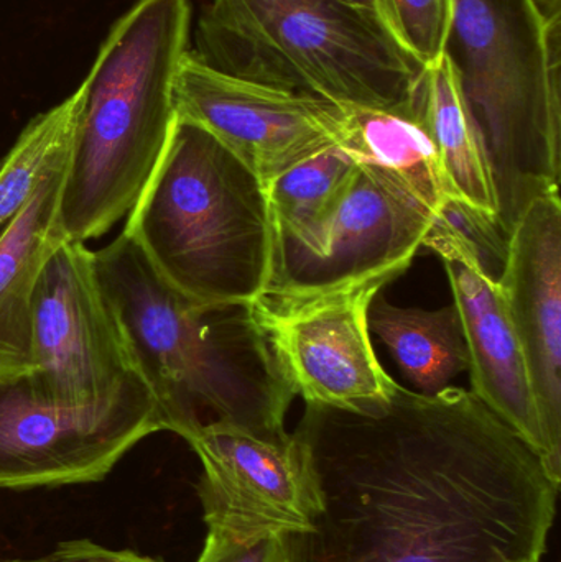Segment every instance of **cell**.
<instances>
[{
    "mask_svg": "<svg viewBox=\"0 0 561 562\" xmlns=\"http://www.w3.org/2000/svg\"><path fill=\"white\" fill-rule=\"evenodd\" d=\"M0 562H164L142 557L134 551L109 550L88 540L66 541L52 553L36 560H3Z\"/></svg>",
    "mask_w": 561,
    "mask_h": 562,
    "instance_id": "24",
    "label": "cell"
},
{
    "mask_svg": "<svg viewBox=\"0 0 561 562\" xmlns=\"http://www.w3.org/2000/svg\"><path fill=\"white\" fill-rule=\"evenodd\" d=\"M30 392L59 405H96L142 379L102 291L94 252L66 240L55 250L32 303Z\"/></svg>",
    "mask_w": 561,
    "mask_h": 562,
    "instance_id": "8",
    "label": "cell"
},
{
    "mask_svg": "<svg viewBox=\"0 0 561 562\" xmlns=\"http://www.w3.org/2000/svg\"><path fill=\"white\" fill-rule=\"evenodd\" d=\"M94 269L164 431L184 441L210 423L285 432L295 395L249 304L183 296L125 233L94 252Z\"/></svg>",
    "mask_w": 561,
    "mask_h": 562,
    "instance_id": "2",
    "label": "cell"
},
{
    "mask_svg": "<svg viewBox=\"0 0 561 562\" xmlns=\"http://www.w3.org/2000/svg\"><path fill=\"white\" fill-rule=\"evenodd\" d=\"M434 214L359 165L329 216L299 243L273 246L267 291L323 293L379 277L399 279L414 262Z\"/></svg>",
    "mask_w": 561,
    "mask_h": 562,
    "instance_id": "11",
    "label": "cell"
},
{
    "mask_svg": "<svg viewBox=\"0 0 561 562\" xmlns=\"http://www.w3.org/2000/svg\"><path fill=\"white\" fill-rule=\"evenodd\" d=\"M69 155H63L43 178L29 203L0 233V376L33 370L32 303L43 269L66 243L61 193Z\"/></svg>",
    "mask_w": 561,
    "mask_h": 562,
    "instance_id": "15",
    "label": "cell"
},
{
    "mask_svg": "<svg viewBox=\"0 0 561 562\" xmlns=\"http://www.w3.org/2000/svg\"><path fill=\"white\" fill-rule=\"evenodd\" d=\"M510 237L560 193L561 0H453L445 45Z\"/></svg>",
    "mask_w": 561,
    "mask_h": 562,
    "instance_id": "3",
    "label": "cell"
},
{
    "mask_svg": "<svg viewBox=\"0 0 561 562\" xmlns=\"http://www.w3.org/2000/svg\"><path fill=\"white\" fill-rule=\"evenodd\" d=\"M86 99V81L29 122L0 164V233L15 220L49 168L68 154Z\"/></svg>",
    "mask_w": 561,
    "mask_h": 562,
    "instance_id": "20",
    "label": "cell"
},
{
    "mask_svg": "<svg viewBox=\"0 0 561 562\" xmlns=\"http://www.w3.org/2000/svg\"><path fill=\"white\" fill-rule=\"evenodd\" d=\"M190 32V0H137L99 46L63 184L69 240L104 236L147 187L177 121L173 81Z\"/></svg>",
    "mask_w": 561,
    "mask_h": 562,
    "instance_id": "4",
    "label": "cell"
},
{
    "mask_svg": "<svg viewBox=\"0 0 561 562\" xmlns=\"http://www.w3.org/2000/svg\"><path fill=\"white\" fill-rule=\"evenodd\" d=\"M343 108L339 147L437 216L448 190L437 150L420 121L404 112Z\"/></svg>",
    "mask_w": 561,
    "mask_h": 562,
    "instance_id": "16",
    "label": "cell"
},
{
    "mask_svg": "<svg viewBox=\"0 0 561 562\" xmlns=\"http://www.w3.org/2000/svg\"><path fill=\"white\" fill-rule=\"evenodd\" d=\"M345 2L351 3V5L366 10V12L374 13L375 15V0H345Z\"/></svg>",
    "mask_w": 561,
    "mask_h": 562,
    "instance_id": "25",
    "label": "cell"
},
{
    "mask_svg": "<svg viewBox=\"0 0 561 562\" xmlns=\"http://www.w3.org/2000/svg\"><path fill=\"white\" fill-rule=\"evenodd\" d=\"M197 46L236 78L414 117L427 72L374 13L345 0H210Z\"/></svg>",
    "mask_w": 561,
    "mask_h": 562,
    "instance_id": "6",
    "label": "cell"
},
{
    "mask_svg": "<svg viewBox=\"0 0 561 562\" xmlns=\"http://www.w3.org/2000/svg\"><path fill=\"white\" fill-rule=\"evenodd\" d=\"M368 324L422 395L444 392L455 376L470 369V353L455 304L437 311L399 307L379 293L369 306Z\"/></svg>",
    "mask_w": 561,
    "mask_h": 562,
    "instance_id": "17",
    "label": "cell"
},
{
    "mask_svg": "<svg viewBox=\"0 0 561 562\" xmlns=\"http://www.w3.org/2000/svg\"><path fill=\"white\" fill-rule=\"evenodd\" d=\"M124 233L155 272L203 304H253L272 277V213L260 178L213 134L177 117Z\"/></svg>",
    "mask_w": 561,
    "mask_h": 562,
    "instance_id": "5",
    "label": "cell"
},
{
    "mask_svg": "<svg viewBox=\"0 0 561 562\" xmlns=\"http://www.w3.org/2000/svg\"><path fill=\"white\" fill-rule=\"evenodd\" d=\"M177 117L206 128L263 187L293 165L339 144L345 108L236 78L188 52L173 81Z\"/></svg>",
    "mask_w": 561,
    "mask_h": 562,
    "instance_id": "12",
    "label": "cell"
},
{
    "mask_svg": "<svg viewBox=\"0 0 561 562\" xmlns=\"http://www.w3.org/2000/svg\"><path fill=\"white\" fill-rule=\"evenodd\" d=\"M526 360L547 446V465L561 484V200L534 201L509 239L496 281Z\"/></svg>",
    "mask_w": 561,
    "mask_h": 562,
    "instance_id": "13",
    "label": "cell"
},
{
    "mask_svg": "<svg viewBox=\"0 0 561 562\" xmlns=\"http://www.w3.org/2000/svg\"><path fill=\"white\" fill-rule=\"evenodd\" d=\"M453 0H375V15L405 53L424 68L445 56Z\"/></svg>",
    "mask_w": 561,
    "mask_h": 562,
    "instance_id": "21",
    "label": "cell"
},
{
    "mask_svg": "<svg viewBox=\"0 0 561 562\" xmlns=\"http://www.w3.org/2000/svg\"><path fill=\"white\" fill-rule=\"evenodd\" d=\"M164 431L142 379L96 405H59L30 392L23 375L0 376V488L92 484L135 445Z\"/></svg>",
    "mask_w": 561,
    "mask_h": 562,
    "instance_id": "7",
    "label": "cell"
},
{
    "mask_svg": "<svg viewBox=\"0 0 561 562\" xmlns=\"http://www.w3.org/2000/svg\"><path fill=\"white\" fill-rule=\"evenodd\" d=\"M424 247L435 250L447 269L470 353L471 392L529 442L547 465L526 360L496 281L484 276L470 247L438 221L434 220Z\"/></svg>",
    "mask_w": 561,
    "mask_h": 562,
    "instance_id": "14",
    "label": "cell"
},
{
    "mask_svg": "<svg viewBox=\"0 0 561 562\" xmlns=\"http://www.w3.org/2000/svg\"><path fill=\"white\" fill-rule=\"evenodd\" d=\"M392 277L323 293L266 291L249 304L277 362L306 405L369 409L389 402L399 383L382 369L368 311Z\"/></svg>",
    "mask_w": 561,
    "mask_h": 562,
    "instance_id": "9",
    "label": "cell"
},
{
    "mask_svg": "<svg viewBox=\"0 0 561 562\" xmlns=\"http://www.w3.org/2000/svg\"><path fill=\"white\" fill-rule=\"evenodd\" d=\"M358 171V161L333 145L267 183L276 244L299 243L308 236L335 210Z\"/></svg>",
    "mask_w": 561,
    "mask_h": 562,
    "instance_id": "19",
    "label": "cell"
},
{
    "mask_svg": "<svg viewBox=\"0 0 561 562\" xmlns=\"http://www.w3.org/2000/svg\"><path fill=\"white\" fill-rule=\"evenodd\" d=\"M203 465L198 495L207 530L243 540L313 530L319 494L308 454L290 432L257 435L210 423L187 439Z\"/></svg>",
    "mask_w": 561,
    "mask_h": 562,
    "instance_id": "10",
    "label": "cell"
},
{
    "mask_svg": "<svg viewBox=\"0 0 561 562\" xmlns=\"http://www.w3.org/2000/svg\"><path fill=\"white\" fill-rule=\"evenodd\" d=\"M435 221L470 247L487 279L500 280L510 237L501 229L496 217L447 194Z\"/></svg>",
    "mask_w": 561,
    "mask_h": 562,
    "instance_id": "22",
    "label": "cell"
},
{
    "mask_svg": "<svg viewBox=\"0 0 561 562\" xmlns=\"http://www.w3.org/2000/svg\"><path fill=\"white\" fill-rule=\"evenodd\" d=\"M319 494L295 562H540L559 482L473 392L397 385L369 409L306 405Z\"/></svg>",
    "mask_w": 561,
    "mask_h": 562,
    "instance_id": "1",
    "label": "cell"
},
{
    "mask_svg": "<svg viewBox=\"0 0 561 562\" xmlns=\"http://www.w3.org/2000/svg\"><path fill=\"white\" fill-rule=\"evenodd\" d=\"M197 562H295L293 537H273L243 540L224 531L207 530L203 551Z\"/></svg>",
    "mask_w": 561,
    "mask_h": 562,
    "instance_id": "23",
    "label": "cell"
},
{
    "mask_svg": "<svg viewBox=\"0 0 561 562\" xmlns=\"http://www.w3.org/2000/svg\"><path fill=\"white\" fill-rule=\"evenodd\" d=\"M415 117L437 150L448 194L496 217L486 160L445 56L425 72Z\"/></svg>",
    "mask_w": 561,
    "mask_h": 562,
    "instance_id": "18",
    "label": "cell"
}]
</instances>
